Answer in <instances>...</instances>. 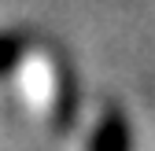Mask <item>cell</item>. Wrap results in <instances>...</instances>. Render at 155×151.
<instances>
[{"label":"cell","mask_w":155,"mask_h":151,"mask_svg":"<svg viewBox=\"0 0 155 151\" xmlns=\"http://www.w3.org/2000/svg\"><path fill=\"white\" fill-rule=\"evenodd\" d=\"M92 151H126V125H122V118H104L100 122V144Z\"/></svg>","instance_id":"1"},{"label":"cell","mask_w":155,"mask_h":151,"mask_svg":"<svg viewBox=\"0 0 155 151\" xmlns=\"http://www.w3.org/2000/svg\"><path fill=\"white\" fill-rule=\"evenodd\" d=\"M15 41H11V37H0V70H4L8 66V59H11V55H15Z\"/></svg>","instance_id":"2"}]
</instances>
